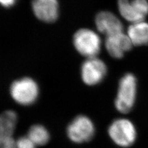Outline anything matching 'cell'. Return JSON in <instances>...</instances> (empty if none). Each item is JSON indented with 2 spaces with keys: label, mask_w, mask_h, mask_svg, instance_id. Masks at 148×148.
<instances>
[{
  "label": "cell",
  "mask_w": 148,
  "mask_h": 148,
  "mask_svg": "<svg viewBox=\"0 0 148 148\" xmlns=\"http://www.w3.org/2000/svg\"><path fill=\"white\" fill-rule=\"evenodd\" d=\"M0 148H17L16 141L12 136L0 138Z\"/></svg>",
  "instance_id": "9a60e30c"
},
{
  "label": "cell",
  "mask_w": 148,
  "mask_h": 148,
  "mask_svg": "<svg viewBox=\"0 0 148 148\" xmlns=\"http://www.w3.org/2000/svg\"><path fill=\"white\" fill-rule=\"evenodd\" d=\"M120 15L130 22L143 21L148 14L147 0H118Z\"/></svg>",
  "instance_id": "52a82bcc"
},
{
  "label": "cell",
  "mask_w": 148,
  "mask_h": 148,
  "mask_svg": "<svg viewBox=\"0 0 148 148\" xmlns=\"http://www.w3.org/2000/svg\"><path fill=\"white\" fill-rule=\"evenodd\" d=\"M16 0H0L2 6L5 8H9L15 4Z\"/></svg>",
  "instance_id": "2e32d148"
},
{
  "label": "cell",
  "mask_w": 148,
  "mask_h": 148,
  "mask_svg": "<svg viewBox=\"0 0 148 148\" xmlns=\"http://www.w3.org/2000/svg\"><path fill=\"white\" fill-rule=\"evenodd\" d=\"M17 148H36V146L30 139L26 136H21L16 140Z\"/></svg>",
  "instance_id": "5bb4252c"
},
{
  "label": "cell",
  "mask_w": 148,
  "mask_h": 148,
  "mask_svg": "<svg viewBox=\"0 0 148 148\" xmlns=\"http://www.w3.org/2000/svg\"><path fill=\"white\" fill-rule=\"evenodd\" d=\"M32 10L38 19L45 22H53L59 15L58 0H33Z\"/></svg>",
  "instance_id": "9c48e42d"
},
{
  "label": "cell",
  "mask_w": 148,
  "mask_h": 148,
  "mask_svg": "<svg viewBox=\"0 0 148 148\" xmlns=\"http://www.w3.org/2000/svg\"><path fill=\"white\" fill-rule=\"evenodd\" d=\"M132 43L124 32L106 36L105 46L108 53L114 58H122L124 54L131 49Z\"/></svg>",
  "instance_id": "30bf717a"
},
{
  "label": "cell",
  "mask_w": 148,
  "mask_h": 148,
  "mask_svg": "<svg viewBox=\"0 0 148 148\" xmlns=\"http://www.w3.org/2000/svg\"><path fill=\"white\" fill-rule=\"evenodd\" d=\"M27 136L36 146H45L50 140V134L48 130L40 124H35L31 126L28 131Z\"/></svg>",
  "instance_id": "4fadbf2b"
},
{
  "label": "cell",
  "mask_w": 148,
  "mask_h": 148,
  "mask_svg": "<svg viewBox=\"0 0 148 148\" xmlns=\"http://www.w3.org/2000/svg\"><path fill=\"white\" fill-rule=\"evenodd\" d=\"M108 135L115 145L121 147L133 145L136 139V130L133 123L127 119L114 120L108 128Z\"/></svg>",
  "instance_id": "3957f363"
},
{
  "label": "cell",
  "mask_w": 148,
  "mask_h": 148,
  "mask_svg": "<svg viewBox=\"0 0 148 148\" xmlns=\"http://www.w3.org/2000/svg\"><path fill=\"white\" fill-rule=\"evenodd\" d=\"M137 92V80L132 73H128L119 81L115 108L119 112L127 114L130 112L135 103Z\"/></svg>",
  "instance_id": "6da1fadb"
},
{
  "label": "cell",
  "mask_w": 148,
  "mask_h": 148,
  "mask_svg": "<svg viewBox=\"0 0 148 148\" xmlns=\"http://www.w3.org/2000/svg\"><path fill=\"white\" fill-rule=\"evenodd\" d=\"M17 122V115L15 111L7 110L0 117V138L12 137Z\"/></svg>",
  "instance_id": "7c38bea8"
},
{
  "label": "cell",
  "mask_w": 148,
  "mask_h": 148,
  "mask_svg": "<svg viewBox=\"0 0 148 148\" xmlns=\"http://www.w3.org/2000/svg\"><path fill=\"white\" fill-rule=\"evenodd\" d=\"M73 41L77 51L88 58L96 57L101 50L100 37L90 29L78 30L73 36Z\"/></svg>",
  "instance_id": "5b68a950"
},
{
  "label": "cell",
  "mask_w": 148,
  "mask_h": 148,
  "mask_svg": "<svg viewBox=\"0 0 148 148\" xmlns=\"http://www.w3.org/2000/svg\"><path fill=\"white\" fill-rule=\"evenodd\" d=\"M10 95L18 104L29 106L34 104L39 96V86L30 77H24L12 83Z\"/></svg>",
  "instance_id": "7a4b0ae2"
},
{
  "label": "cell",
  "mask_w": 148,
  "mask_h": 148,
  "mask_svg": "<svg viewBox=\"0 0 148 148\" xmlns=\"http://www.w3.org/2000/svg\"><path fill=\"white\" fill-rule=\"evenodd\" d=\"M106 64L96 57L88 58L81 67V77L85 84L95 86L104 80L107 74Z\"/></svg>",
  "instance_id": "8992f818"
},
{
  "label": "cell",
  "mask_w": 148,
  "mask_h": 148,
  "mask_svg": "<svg viewBox=\"0 0 148 148\" xmlns=\"http://www.w3.org/2000/svg\"><path fill=\"white\" fill-rule=\"evenodd\" d=\"M127 35L133 45H148V23L143 21L133 23L128 28Z\"/></svg>",
  "instance_id": "8fae6325"
},
{
  "label": "cell",
  "mask_w": 148,
  "mask_h": 148,
  "mask_svg": "<svg viewBox=\"0 0 148 148\" xmlns=\"http://www.w3.org/2000/svg\"><path fill=\"white\" fill-rule=\"evenodd\" d=\"M95 24L97 29L106 36L123 32L122 23L113 13L102 11L96 15Z\"/></svg>",
  "instance_id": "ba28073f"
},
{
  "label": "cell",
  "mask_w": 148,
  "mask_h": 148,
  "mask_svg": "<svg viewBox=\"0 0 148 148\" xmlns=\"http://www.w3.org/2000/svg\"><path fill=\"white\" fill-rule=\"evenodd\" d=\"M68 138L77 144L91 141L95 135V127L92 120L84 115H78L69 123L66 129Z\"/></svg>",
  "instance_id": "277c9868"
}]
</instances>
